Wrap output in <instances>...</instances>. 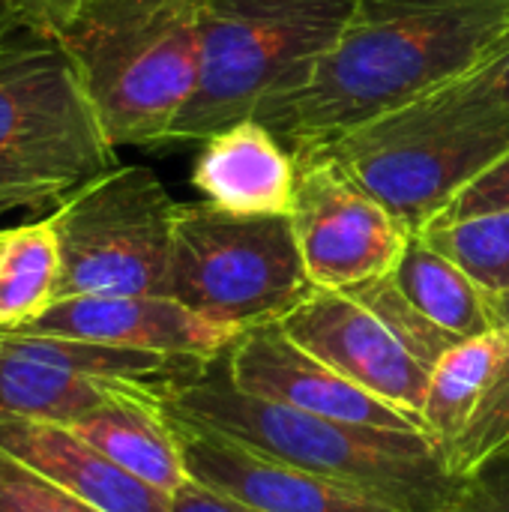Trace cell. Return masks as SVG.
<instances>
[{"label": "cell", "mask_w": 509, "mask_h": 512, "mask_svg": "<svg viewBox=\"0 0 509 512\" xmlns=\"http://www.w3.org/2000/svg\"><path fill=\"white\" fill-rule=\"evenodd\" d=\"M509 36V0H357L312 81L261 123L294 153L474 72Z\"/></svg>", "instance_id": "1"}, {"label": "cell", "mask_w": 509, "mask_h": 512, "mask_svg": "<svg viewBox=\"0 0 509 512\" xmlns=\"http://www.w3.org/2000/svg\"><path fill=\"white\" fill-rule=\"evenodd\" d=\"M162 408L402 512H456L468 486L441 468L423 432L354 426L255 399L231 381L225 354L174 387Z\"/></svg>", "instance_id": "2"}, {"label": "cell", "mask_w": 509, "mask_h": 512, "mask_svg": "<svg viewBox=\"0 0 509 512\" xmlns=\"http://www.w3.org/2000/svg\"><path fill=\"white\" fill-rule=\"evenodd\" d=\"M357 0H204L201 78L168 147L264 120L291 102L336 48Z\"/></svg>", "instance_id": "3"}, {"label": "cell", "mask_w": 509, "mask_h": 512, "mask_svg": "<svg viewBox=\"0 0 509 512\" xmlns=\"http://www.w3.org/2000/svg\"><path fill=\"white\" fill-rule=\"evenodd\" d=\"M507 153L509 102L429 93L294 159L330 162L420 234Z\"/></svg>", "instance_id": "4"}, {"label": "cell", "mask_w": 509, "mask_h": 512, "mask_svg": "<svg viewBox=\"0 0 509 512\" xmlns=\"http://www.w3.org/2000/svg\"><path fill=\"white\" fill-rule=\"evenodd\" d=\"M204 0H84L60 36L114 147L162 150L201 78Z\"/></svg>", "instance_id": "5"}, {"label": "cell", "mask_w": 509, "mask_h": 512, "mask_svg": "<svg viewBox=\"0 0 509 512\" xmlns=\"http://www.w3.org/2000/svg\"><path fill=\"white\" fill-rule=\"evenodd\" d=\"M114 165L117 147L63 42L24 33L0 48V219L48 216Z\"/></svg>", "instance_id": "6"}, {"label": "cell", "mask_w": 509, "mask_h": 512, "mask_svg": "<svg viewBox=\"0 0 509 512\" xmlns=\"http://www.w3.org/2000/svg\"><path fill=\"white\" fill-rule=\"evenodd\" d=\"M312 291L291 216L231 213L210 201L177 207L168 297L195 315L243 333L282 321Z\"/></svg>", "instance_id": "7"}, {"label": "cell", "mask_w": 509, "mask_h": 512, "mask_svg": "<svg viewBox=\"0 0 509 512\" xmlns=\"http://www.w3.org/2000/svg\"><path fill=\"white\" fill-rule=\"evenodd\" d=\"M177 207L162 180L144 165H114L78 186L48 213L60 243L54 300L168 297Z\"/></svg>", "instance_id": "8"}, {"label": "cell", "mask_w": 509, "mask_h": 512, "mask_svg": "<svg viewBox=\"0 0 509 512\" xmlns=\"http://www.w3.org/2000/svg\"><path fill=\"white\" fill-rule=\"evenodd\" d=\"M204 363L210 360L0 330V423L66 426L120 396L165 402Z\"/></svg>", "instance_id": "9"}, {"label": "cell", "mask_w": 509, "mask_h": 512, "mask_svg": "<svg viewBox=\"0 0 509 512\" xmlns=\"http://www.w3.org/2000/svg\"><path fill=\"white\" fill-rule=\"evenodd\" d=\"M294 237L315 288L342 291L393 273L411 231L324 159H297Z\"/></svg>", "instance_id": "10"}, {"label": "cell", "mask_w": 509, "mask_h": 512, "mask_svg": "<svg viewBox=\"0 0 509 512\" xmlns=\"http://www.w3.org/2000/svg\"><path fill=\"white\" fill-rule=\"evenodd\" d=\"M423 432L453 480H474L509 459V333L456 345L429 378Z\"/></svg>", "instance_id": "11"}, {"label": "cell", "mask_w": 509, "mask_h": 512, "mask_svg": "<svg viewBox=\"0 0 509 512\" xmlns=\"http://www.w3.org/2000/svg\"><path fill=\"white\" fill-rule=\"evenodd\" d=\"M279 327L333 372L423 426L432 372L354 294L315 288L279 321Z\"/></svg>", "instance_id": "12"}, {"label": "cell", "mask_w": 509, "mask_h": 512, "mask_svg": "<svg viewBox=\"0 0 509 512\" xmlns=\"http://www.w3.org/2000/svg\"><path fill=\"white\" fill-rule=\"evenodd\" d=\"M225 366L231 381L255 399H270L354 426L423 432L414 417L342 378L327 363L300 348L279 327V321L243 330L225 351Z\"/></svg>", "instance_id": "13"}, {"label": "cell", "mask_w": 509, "mask_h": 512, "mask_svg": "<svg viewBox=\"0 0 509 512\" xmlns=\"http://www.w3.org/2000/svg\"><path fill=\"white\" fill-rule=\"evenodd\" d=\"M165 411V408H162ZM189 480L261 512H402L360 489L273 459L237 438L165 411Z\"/></svg>", "instance_id": "14"}, {"label": "cell", "mask_w": 509, "mask_h": 512, "mask_svg": "<svg viewBox=\"0 0 509 512\" xmlns=\"http://www.w3.org/2000/svg\"><path fill=\"white\" fill-rule=\"evenodd\" d=\"M6 333L63 336L195 360H216L240 336L237 330L210 324L207 318L195 315L192 309L165 294L63 297L27 324Z\"/></svg>", "instance_id": "15"}, {"label": "cell", "mask_w": 509, "mask_h": 512, "mask_svg": "<svg viewBox=\"0 0 509 512\" xmlns=\"http://www.w3.org/2000/svg\"><path fill=\"white\" fill-rule=\"evenodd\" d=\"M198 147L192 186L204 201L231 213L291 216L300 165L267 123H231Z\"/></svg>", "instance_id": "16"}, {"label": "cell", "mask_w": 509, "mask_h": 512, "mask_svg": "<svg viewBox=\"0 0 509 512\" xmlns=\"http://www.w3.org/2000/svg\"><path fill=\"white\" fill-rule=\"evenodd\" d=\"M0 450L99 512H171V495L138 480L72 429L39 420L0 423Z\"/></svg>", "instance_id": "17"}, {"label": "cell", "mask_w": 509, "mask_h": 512, "mask_svg": "<svg viewBox=\"0 0 509 512\" xmlns=\"http://www.w3.org/2000/svg\"><path fill=\"white\" fill-rule=\"evenodd\" d=\"M66 429H72L78 438L102 450L108 459H114L138 480L168 495H174L189 480L177 435L159 399L120 396L66 423Z\"/></svg>", "instance_id": "18"}, {"label": "cell", "mask_w": 509, "mask_h": 512, "mask_svg": "<svg viewBox=\"0 0 509 512\" xmlns=\"http://www.w3.org/2000/svg\"><path fill=\"white\" fill-rule=\"evenodd\" d=\"M390 276L429 321L462 342L501 330L489 294L423 234L408 237V246Z\"/></svg>", "instance_id": "19"}, {"label": "cell", "mask_w": 509, "mask_h": 512, "mask_svg": "<svg viewBox=\"0 0 509 512\" xmlns=\"http://www.w3.org/2000/svg\"><path fill=\"white\" fill-rule=\"evenodd\" d=\"M60 285V243L51 216L0 228V330L45 312Z\"/></svg>", "instance_id": "20"}, {"label": "cell", "mask_w": 509, "mask_h": 512, "mask_svg": "<svg viewBox=\"0 0 509 512\" xmlns=\"http://www.w3.org/2000/svg\"><path fill=\"white\" fill-rule=\"evenodd\" d=\"M489 297L509 291V207L432 222L420 231Z\"/></svg>", "instance_id": "21"}, {"label": "cell", "mask_w": 509, "mask_h": 512, "mask_svg": "<svg viewBox=\"0 0 509 512\" xmlns=\"http://www.w3.org/2000/svg\"><path fill=\"white\" fill-rule=\"evenodd\" d=\"M348 294H354L366 309H372L387 330L432 372L456 345H462V339H456L453 333H447L444 327H438L435 321H429L393 282V276H378L351 288H342Z\"/></svg>", "instance_id": "22"}, {"label": "cell", "mask_w": 509, "mask_h": 512, "mask_svg": "<svg viewBox=\"0 0 509 512\" xmlns=\"http://www.w3.org/2000/svg\"><path fill=\"white\" fill-rule=\"evenodd\" d=\"M0 512H99L0 450Z\"/></svg>", "instance_id": "23"}, {"label": "cell", "mask_w": 509, "mask_h": 512, "mask_svg": "<svg viewBox=\"0 0 509 512\" xmlns=\"http://www.w3.org/2000/svg\"><path fill=\"white\" fill-rule=\"evenodd\" d=\"M435 93L450 96V99H474V102H483V99L509 102V36L474 72L456 78L453 84H447Z\"/></svg>", "instance_id": "24"}, {"label": "cell", "mask_w": 509, "mask_h": 512, "mask_svg": "<svg viewBox=\"0 0 509 512\" xmlns=\"http://www.w3.org/2000/svg\"><path fill=\"white\" fill-rule=\"evenodd\" d=\"M509 207V153L501 156L483 177H477L465 192H459V198L435 219V222H447V219H462V216H477L486 210H501ZM432 225V222H429Z\"/></svg>", "instance_id": "25"}, {"label": "cell", "mask_w": 509, "mask_h": 512, "mask_svg": "<svg viewBox=\"0 0 509 512\" xmlns=\"http://www.w3.org/2000/svg\"><path fill=\"white\" fill-rule=\"evenodd\" d=\"M456 512H509V459L468 480Z\"/></svg>", "instance_id": "26"}, {"label": "cell", "mask_w": 509, "mask_h": 512, "mask_svg": "<svg viewBox=\"0 0 509 512\" xmlns=\"http://www.w3.org/2000/svg\"><path fill=\"white\" fill-rule=\"evenodd\" d=\"M12 3L33 33L60 39L75 21L84 0H12Z\"/></svg>", "instance_id": "27"}, {"label": "cell", "mask_w": 509, "mask_h": 512, "mask_svg": "<svg viewBox=\"0 0 509 512\" xmlns=\"http://www.w3.org/2000/svg\"><path fill=\"white\" fill-rule=\"evenodd\" d=\"M171 512H261L225 492H216L210 486H201L195 480H186L171 495Z\"/></svg>", "instance_id": "28"}, {"label": "cell", "mask_w": 509, "mask_h": 512, "mask_svg": "<svg viewBox=\"0 0 509 512\" xmlns=\"http://www.w3.org/2000/svg\"><path fill=\"white\" fill-rule=\"evenodd\" d=\"M24 33H33V30L24 24V18H21V12L15 9V3H12V0H0V48L12 45V42L21 39Z\"/></svg>", "instance_id": "29"}, {"label": "cell", "mask_w": 509, "mask_h": 512, "mask_svg": "<svg viewBox=\"0 0 509 512\" xmlns=\"http://www.w3.org/2000/svg\"><path fill=\"white\" fill-rule=\"evenodd\" d=\"M489 300H492V312H495L498 327L509 333V291H504V294H495V297H489Z\"/></svg>", "instance_id": "30"}]
</instances>
